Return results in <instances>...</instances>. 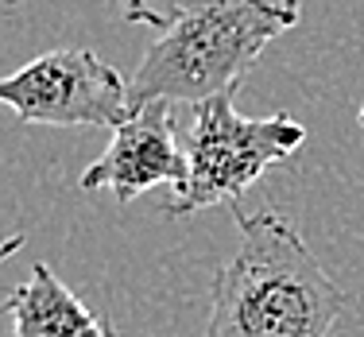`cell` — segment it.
<instances>
[{"label":"cell","instance_id":"6da1fadb","mask_svg":"<svg viewBox=\"0 0 364 337\" xmlns=\"http://www.w3.org/2000/svg\"><path fill=\"white\" fill-rule=\"evenodd\" d=\"M232 218L240 245L210 283L202 337H329L345 295L299 229L272 210Z\"/></svg>","mask_w":364,"mask_h":337},{"label":"cell","instance_id":"7a4b0ae2","mask_svg":"<svg viewBox=\"0 0 364 337\" xmlns=\"http://www.w3.org/2000/svg\"><path fill=\"white\" fill-rule=\"evenodd\" d=\"M299 0H182L128 82V109L202 105L232 93L267 43L299 23Z\"/></svg>","mask_w":364,"mask_h":337},{"label":"cell","instance_id":"3957f363","mask_svg":"<svg viewBox=\"0 0 364 337\" xmlns=\"http://www.w3.org/2000/svg\"><path fill=\"white\" fill-rule=\"evenodd\" d=\"M306 144V128L291 112L275 117H240L232 109V93L210 97L190 112L186 128V183L163 202V213L186 218V213L229 205L240 210L259 175L275 163H287Z\"/></svg>","mask_w":364,"mask_h":337},{"label":"cell","instance_id":"277c9868","mask_svg":"<svg viewBox=\"0 0 364 337\" xmlns=\"http://www.w3.org/2000/svg\"><path fill=\"white\" fill-rule=\"evenodd\" d=\"M0 105L23 124L117 128L128 120V82L85 47H63L0 77Z\"/></svg>","mask_w":364,"mask_h":337},{"label":"cell","instance_id":"5b68a950","mask_svg":"<svg viewBox=\"0 0 364 337\" xmlns=\"http://www.w3.org/2000/svg\"><path fill=\"white\" fill-rule=\"evenodd\" d=\"M186 151L178 148L175 120H171V101H147V105L128 112L124 124L112 128L109 148L97 163L82 171V190H112L120 205H128L136 194L171 183H186Z\"/></svg>","mask_w":364,"mask_h":337},{"label":"cell","instance_id":"8992f818","mask_svg":"<svg viewBox=\"0 0 364 337\" xmlns=\"http://www.w3.org/2000/svg\"><path fill=\"white\" fill-rule=\"evenodd\" d=\"M4 314L12 318V337H124L93 314L43 260L31 264V275L4 299Z\"/></svg>","mask_w":364,"mask_h":337},{"label":"cell","instance_id":"52a82bcc","mask_svg":"<svg viewBox=\"0 0 364 337\" xmlns=\"http://www.w3.org/2000/svg\"><path fill=\"white\" fill-rule=\"evenodd\" d=\"M124 4V20L128 23H147V28H167L171 16L178 12L182 0H120Z\"/></svg>","mask_w":364,"mask_h":337},{"label":"cell","instance_id":"ba28073f","mask_svg":"<svg viewBox=\"0 0 364 337\" xmlns=\"http://www.w3.org/2000/svg\"><path fill=\"white\" fill-rule=\"evenodd\" d=\"M20 248H23V232H12V237H4V240H0V264H4L8 256H16Z\"/></svg>","mask_w":364,"mask_h":337},{"label":"cell","instance_id":"9c48e42d","mask_svg":"<svg viewBox=\"0 0 364 337\" xmlns=\"http://www.w3.org/2000/svg\"><path fill=\"white\" fill-rule=\"evenodd\" d=\"M360 128H364V105H360Z\"/></svg>","mask_w":364,"mask_h":337},{"label":"cell","instance_id":"30bf717a","mask_svg":"<svg viewBox=\"0 0 364 337\" xmlns=\"http://www.w3.org/2000/svg\"><path fill=\"white\" fill-rule=\"evenodd\" d=\"M4 4H12V0H0V8H4Z\"/></svg>","mask_w":364,"mask_h":337}]
</instances>
